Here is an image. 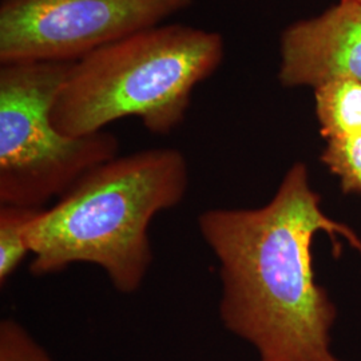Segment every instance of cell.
<instances>
[{
    "label": "cell",
    "instance_id": "52a82bcc",
    "mask_svg": "<svg viewBox=\"0 0 361 361\" xmlns=\"http://www.w3.org/2000/svg\"><path fill=\"white\" fill-rule=\"evenodd\" d=\"M316 116L326 141L361 135V82L340 79L314 89Z\"/></svg>",
    "mask_w": 361,
    "mask_h": 361
},
{
    "label": "cell",
    "instance_id": "ba28073f",
    "mask_svg": "<svg viewBox=\"0 0 361 361\" xmlns=\"http://www.w3.org/2000/svg\"><path fill=\"white\" fill-rule=\"evenodd\" d=\"M43 207L0 205V284L8 281L27 255L28 229Z\"/></svg>",
    "mask_w": 361,
    "mask_h": 361
},
{
    "label": "cell",
    "instance_id": "277c9868",
    "mask_svg": "<svg viewBox=\"0 0 361 361\" xmlns=\"http://www.w3.org/2000/svg\"><path fill=\"white\" fill-rule=\"evenodd\" d=\"M71 63H0V205L44 207L91 169L116 158L109 131L67 137L51 110Z\"/></svg>",
    "mask_w": 361,
    "mask_h": 361
},
{
    "label": "cell",
    "instance_id": "9c48e42d",
    "mask_svg": "<svg viewBox=\"0 0 361 361\" xmlns=\"http://www.w3.org/2000/svg\"><path fill=\"white\" fill-rule=\"evenodd\" d=\"M322 161L340 178L344 193H361V135L326 141Z\"/></svg>",
    "mask_w": 361,
    "mask_h": 361
},
{
    "label": "cell",
    "instance_id": "3957f363",
    "mask_svg": "<svg viewBox=\"0 0 361 361\" xmlns=\"http://www.w3.org/2000/svg\"><path fill=\"white\" fill-rule=\"evenodd\" d=\"M221 34L204 28L154 26L73 62L51 110L67 137H86L135 116L166 135L185 121L193 90L219 68Z\"/></svg>",
    "mask_w": 361,
    "mask_h": 361
},
{
    "label": "cell",
    "instance_id": "6da1fadb",
    "mask_svg": "<svg viewBox=\"0 0 361 361\" xmlns=\"http://www.w3.org/2000/svg\"><path fill=\"white\" fill-rule=\"evenodd\" d=\"M197 222L219 261V317L229 332L259 361H340L329 349L335 307L316 283L312 243L338 233L361 253V240L325 216L304 164L286 171L265 207L209 209Z\"/></svg>",
    "mask_w": 361,
    "mask_h": 361
},
{
    "label": "cell",
    "instance_id": "5b68a950",
    "mask_svg": "<svg viewBox=\"0 0 361 361\" xmlns=\"http://www.w3.org/2000/svg\"><path fill=\"white\" fill-rule=\"evenodd\" d=\"M193 0H1L0 63L77 62Z\"/></svg>",
    "mask_w": 361,
    "mask_h": 361
},
{
    "label": "cell",
    "instance_id": "8992f818",
    "mask_svg": "<svg viewBox=\"0 0 361 361\" xmlns=\"http://www.w3.org/2000/svg\"><path fill=\"white\" fill-rule=\"evenodd\" d=\"M279 78L286 87L361 82V3L340 0L323 15L288 27Z\"/></svg>",
    "mask_w": 361,
    "mask_h": 361
},
{
    "label": "cell",
    "instance_id": "8fae6325",
    "mask_svg": "<svg viewBox=\"0 0 361 361\" xmlns=\"http://www.w3.org/2000/svg\"><path fill=\"white\" fill-rule=\"evenodd\" d=\"M341 1H356V3H361V0H341Z\"/></svg>",
    "mask_w": 361,
    "mask_h": 361
},
{
    "label": "cell",
    "instance_id": "7a4b0ae2",
    "mask_svg": "<svg viewBox=\"0 0 361 361\" xmlns=\"http://www.w3.org/2000/svg\"><path fill=\"white\" fill-rule=\"evenodd\" d=\"M189 182V164L173 147L116 155L91 169L30 225V271L42 277L94 264L116 292L135 293L154 259L150 222L180 205Z\"/></svg>",
    "mask_w": 361,
    "mask_h": 361
},
{
    "label": "cell",
    "instance_id": "30bf717a",
    "mask_svg": "<svg viewBox=\"0 0 361 361\" xmlns=\"http://www.w3.org/2000/svg\"><path fill=\"white\" fill-rule=\"evenodd\" d=\"M0 361H54L26 328L13 320L0 322Z\"/></svg>",
    "mask_w": 361,
    "mask_h": 361
}]
</instances>
